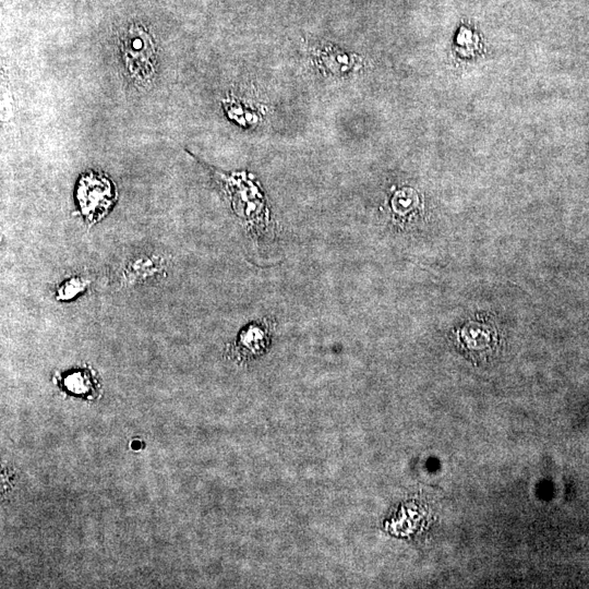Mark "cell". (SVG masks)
<instances>
[{
  "label": "cell",
  "mask_w": 589,
  "mask_h": 589,
  "mask_svg": "<svg viewBox=\"0 0 589 589\" xmlns=\"http://www.w3.org/2000/svg\"><path fill=\"white\" fill-rule=\"evenodd\" d=\"M206 168L224 195L235 215L240 218L253 239L268 236L269 217L266 201L259 185L247 172H224L201 163Z\"/></svg>",
  "instance_id": "6da1fadb"
},
{
  "label": "cell",
  "mask_w": 589,
  "mask_h": 589,
  "mask_svg": "<svg viewBox=\"0 0 589 589\" xmlns=\"http://www.w3.org/2000/svg\"><path fill=\"white\" fill-rule=\"evenodd\" d=\"M121 61L128 75L141 86L149 84L156 72L157 47L148 31L132 24L119 40Z\"/></svg>",
  "instance_id": "7a4b0ae2"
},
{
  "label": "cell",
  "mask_w": 589,
  "mask_h": 589,
  "mask_svg": "<svg viewBox=\"0 0 589 589\" xmlns=\"http://www.w3.org/2000/svg\"><path fill=\"white\" fill-rule=\"evenodd\" d=\"M117 193L111 180L103 172L83 173L76 187V200L82 216L88 224L101 220L111 209Z\"/></svg>",
  "instance_id": "3957f363"
},
{
  "label": "cell",
  "mask_w": 589,
  "mask_h": 589,
  "mask_svg": "<svg viewBox=\"0 0 589 589\" xmlns=\"http://www.w3.org/2000/svg\"><path fill=\"white\" fill-rule=\"evenodd\" d=\"M168 264L169 257L161 251L137 250L120 263L117 284L128 288L154 281L166 275Z\"/></svg>",
  "instance_id": "277c9868"
},
{
  "label": "cell",
  "mask_w": 589,
  "mask_h": 589,
  "mask_svg": "<svg viewBox=\"0 0 589 589\" xmlns=\"http://www.w3.org/2000/svg\"><path fill=\"white\" fill-rule=\"evenodd\" d=\"M268 329V325H266L265 322L249 324L238 337V349L243 353L260 352L267 344Z\"/></svg>",
  "instance_id": "5b68a950"
},
{
  "label": "cell",
  "mask_w": 589,
  "mask_h": 589,
  "mask_svg": "<svg viewBox=\"0 0 589 589\" xmlns=\"http://www.w3.org/2000/svg\"><path fill=\"white\" fill-rule=\"evenodd\" d=\"M89 279L82 275H72L64 278L55 289L58 301H71L86 291Z\"/></svg>",
  "instance_id": "8992f818"
},
{
  "label": "cell",
  "mask_w": 589,
  "mask_h": 589,
  "mask_svg": "<svg viewBox=\"0 0 589 589\" xmlns=\"http://www.w3.org/2000/svg\"><path fill=\"white\" fill-rule=\"evenodd\" d=\"M85 372H75L74 374H70L67 380H64V383L67 384V387L73 392H86L91 388V376L88 374H84Z\"/></svg>",
  "instance_id": "52a82bcc"
}]
</instances>
